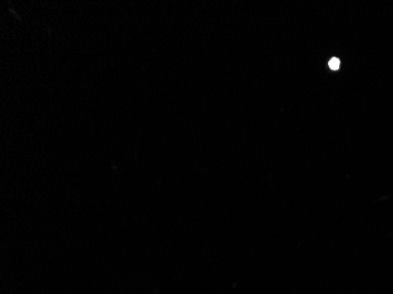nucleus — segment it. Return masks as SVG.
I'll list each match as a JSON object with an SVG mask.
<instances>
[{
    "label": "nucleus",
    "instance_id": "obj_1",
    "mask_svg": "<svg viewBox=\"0 0 393 294\" xmlns=\"http://www.w3.org/2000/svg\"><path fill=\"white\" fill-rule=\"evenodd\" d=\"M328 66H330L332 70H338L339 66H341V62H339V59L337 58H332L330 63H328Z\"/></svg>",
    "mask_w": 393,
    "mask_h": 294
}]
</instances>
